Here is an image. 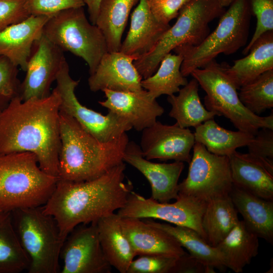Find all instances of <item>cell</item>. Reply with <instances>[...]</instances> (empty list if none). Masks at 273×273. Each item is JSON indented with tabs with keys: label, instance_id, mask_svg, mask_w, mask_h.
Wrapping results in <instances>:
<instances>
[{
	"label": "cell",
	"instance_id": "obj_1",
	"mask_svg": "<svg viewBox=\"0 0 273 273\" xmlns=\"http://www.w3.org/2000/svg\"><path fill=\"white\" fill-rule=\"evenodd\" d=\"M60 105L55 88L42 99H13L0 112V155L32 153L43 171L58 177Z\"/></svg>",
	"mask_w": 273,
	"mask_h": 273
},
{
	"label": "cell",
	"instance_id": "obj_2",
	"mask_svg": "<svg viewBox=\"0 0 273 273\" xmlns=\"http://www.w3.org/2000/svg\"><path fill=\"white\" fill-rule=\"evenodd\" d=\"M124 162L101 176L75 182L59 179L46 203L44 212L55 219L64 241L77 225L97 222L122 208L132 191L125 181Z\"/></svg>",
	"mask_w": 273,
	"mask_h": 273
},
{
	"label": "cell",
	"instance_id": "obj_3",
	"mask_svg": "<svg viewBox=\"0 0 273 273\" xmlns=\"http://www.w3.org/2000/svg\"><path fill=\"white\" fill-rule=\"evenodd\" d=\"M59 124V179L75 182L92 180L123 162L129 142L126 132L110 142H101L60 110Z\"/></svg>",
	"mask_w": 273,
	"mask_h": 273
},
{
	"label": "cell",
	"instance_id": "obj_4",
	"mask_svg": "<svg viewBox=\"0 0 273 273\" xmlns=\"http://www.w3.org/2000/svg\"><path fill=\"white\" fill-rule=\"evenodd\" d=\"M58 179L40 168L32 153L0 155V206L5 211L43 206Z\"/></svg>",
	"mask_w": 273,
	"mask_h": 273
},
{
	"label": "cell",
	"instance_id": "obj_5",
	"mask_svg": "<svg viewBox=\"0 0 273 273\" xmlns=\"http://www.w3.org/2000/svg\"><path fill=\"white\" fill-rule=\"evenodd\" d=\"M218 0H191L180 10L175 23L148 53L133 62L143 79L152 75L163 58L181 45L197 46L209 34V23L225 12Z\"/></svg>",
	"mask_w": 273,
	"mask_h": 273
},
{
	"label": "cell",
	"instance_id": "obj_6",
	"mask_svg": "<svg viewBox=\"0 0 273 273\" xmlns=\"http://www.w3.org/2000/svg\"><path fill=\"white\" fill-rule=\"evenodd\" d=\"M229 7L216 28L201 43L173 50L183 57L180 71L184 76L203 68L220 54L231 55L246 44L252 15L247 0H234Z\"/></svg>",
	"mask_w": 273,
	"mask_h": 273
},
{
	"label": "cell",
	"instance_id": "obj_7",
	"mask_svg": "<svg viewBox=\"0 0 273 273\" xmlns=\"http://www.w3.org/2000/svg\"><path fill=\"white\" fill-rule=\"evenodd\" d=\"M12 212L13 224L29 259L28 273H57L64 241L54 218L42 206L20 208Z\"/></svg>",
	"mask_w": 273,
	"mask_h": 273
},
{
	"label": "cell",
	"instance_id": "obj_8",
	"mask_svg": "<svg viewBox=\"0 0 273 273\" xmlns=\"http://www.w3.org/2000/svg\"><path fill=\"white\" fill-rule=\"evenodd\" d=\"M191 75L206 93L204 106L208 111L228 118L238 130L253 135L262 128L273 129L272 113L262 117L246 108L223 64L214 59L203 68L194 70Z\"/></svg>",
	"mask_w": 273,
	"mask_h": 273
},
{
	"label": "cell",
	"instance_id": "obj_9",
	"mask_svg": "<svg viewBox=\"0 0 273 273\" xmlns=\"http://www.w3.org/2000/svg\"><path fill=\"white\" fill-rule=\"evenodd\" d=\"M42 33L63 52H69L84 60L90 75L108 52L103 33L88 20L83 7L66 9L50 17Z\"/></svg>",
	"mask_w": 273,
	"mask_h": 273
},
{
	"label": "cell",
	"instance_id": "obj_10",
	"mask_svg": "<svg viewBox=\"0 0 273 273\" xmlns=\"http://www.w3.org/2000/svg\"><path fill=\"white\" fill-rule=\"evenodd\" d=\"M187 177L178 184V194L207 203L229 195L233 181L229 157L209 152L195 142Z\"/></svg>",
	"mask_w": 273,
	"mask_h": 273
},
{
	"label": "cell",
	"instance_id": "obj_11",
	"mask_svg": "<svg viewBox=\"0 0 273 273\" xmlns=\"http://www.w3.org/2000/svg\"><path fill=\"white\" fill-rule=\"evenodd\" d=\"M55 88L60 99V110L73 118L88 133L101 142H108L119 138L132 129L124 118L108 111L106 115L92 110L81 104L75 94L79 80L70 75L68 63L62 64Z\"/></svg>",
	"mask_w": 273,
	"mask_h": 273
},
{
	"label": "cell",
	"instance_id": "obj_12",
	"mask_svg": "<svg viewBox=\"0 0 273 273\" xmlns=\"http://www.w3.org/2000/svg\"><path fill=\"white\" fill-rule=\"evenodd\" d=\"M175 200L172 203H162L132 191L124 206L117 213L121 217L159 219L175 225L188 227L206 241L201 219L207 203L179 194Z\"/></svg>",
	"mask_w": 273,
	"mask_h": 273
},
{
	"label": "cell",
	"instance_id": "obj_13",
	"mask_svg": "<svg viewBox=\"0 0 273 273\" xmlns=\"http://www.w3.org/2000/svg\"><path fill=\"white\" fill-rule=\"evenodd\" d=\"M61 273H110L103 251L97 222L76 226L64 242L60 254Z\"/></svg>",
	"mask_w": 273,
	"mask_h": 273
},
{
	"label": "cell",
	"instance_id": "obj_14",
	"mask_svg": "<svg viewBox=\"0 0 273 273\" xmlns=\"http://www.w3.org/2000/svg\"><path fill=\"white\" fill-rule=\"evenodd\" d=\"M66 60L63 51L43 33L34 43L21 83L22 101L42 99L50 95V88Z\"/></svg>",
	"mask_w": 273,
	"mask_h": 273
},
{
	"label": "cell",
	"instance_id": "obj_15",
	"mask_svg": "<svg viewBox=\"0 0 273 273\" xmlns=\"http://www.w3.org/2000/svg\"><path fill=\"white\" fill-rule=\"evenodd\" d=\"M195 143L194 133L177 123L164 124L156 121L142 130L140 145L147 159L172 160L189 163L191 151Z\"/></svg>",
	"mask_w": 273,
	"mask_h": 273
},
{
	"label": "cell",
	"instance_id": "obj_16",
	"mask_svg": "<svg viewBox=\"0 0 273 273\" xmlns=\"http://www.w3.org/2000/svg\"><path fill=\"white\" fill-rule=\"evenodd\" d=\"M123 161L136 168L147 179L151 188V198L162 203L177 198L178 181L184 168V162H152L143 156L139 145L129 141L124 151Z\"/></svg>",
	"mask_w": 273,
	"mask_h": 273
},
{
	"label": "cell",
	"instance_id": "obj_17",
	"mask_svg": "<svg viewBox=\"0 0 273 273\" xmlns=\"http://www.w3.org/2000/svg\"><path fill=\"white\" fill-rule=\"evenodd\" d=\"M102 92L106 100L99 101V104L124 118L137 131L152 125L164 112L146 89L118 92L105 89Z\"/></svg>",
	"mask_w": 273,
	"mask_h": 273
},
{
	"label": "cell",
	"instance_id": "obj_18",
	"mask_svg": "<svg viewBox=\"0 0 273 273\" xmlns=\"http://www.w3.org/2000/svg\"><path fill=\"white\" fill-rule=\"evenodd\" d=\"M136 58L121 52H108L88 79L93 92L108 89L113 91H137L143 88L142 77L133 62Z\"/></svg>",
	"mask_w": 273,
	"mask_h": 273
},
{
	"label": "cell",
	"instance_id": "obj_19",
	"mask_svg": "<svg viewBox=\"0 0 273 273\" xmlns=\"http://www.w3.org/2000/svg\"><path fill=\"white\" fill-rule=\"evenodd\" d=\"M229 157L234 186L273 201V161L237 151Z\"/></svg>",
	"mask_w": 273,
	"mask_h": 273
},
{
	"label": "cell",
	"instance_id": "obj_20",
	"mask_svg": "<svg viewBox=\"0 0 273 273\" xmlns=\"http://www.w3.org/2000/svg\"><path fill=\"white\" fill-rule=\"evenodd\" d=\"M50 18L30 15L0 31V56L25 71L33 46Z\"/></svg>",
	"mask_w": 273,
	"mask_h": 273
},
{
	"label": "cell",
	"instance_id": "obj_21",
	"mask_svg": "<svg viewBox=\"0 0 273 273\" xmlns=\"http://www.w3.org/2000/svg\"><path fill=\"white\" fill-rule=\"evenodd\" d=\"M170 26L155 18L148 0H140L131 15L129 29L120 51L137 60L155 46Z\"/></svg>",
	"mask_w": 273,
	"mask_h": 273
},
{
	"label": "cell",
	"instance_id": "obj_22",
	"mask_svg": "<svg viewBox=\"0 0 273 273\" xmlns=\"http://www.w3.org/2000/svg\"><path fill=\"white\" fill-rule=\"evenodd\" d=\"M120 223L136 256L158 254L180 256L187 253L173 236L145 220L120 217Z\"/></svg>",
	"mask_w": 273,
	"mask_h": 273
},
{
	"label": "cell",
	"instance_id": "obj_23",
	"mask_svg": "<svg viewBox=\"0 0 273 273\" xmlns=\"http://www.w3.org/2000/svg\"><path fill=\"white\" fill-rule=\"evenodd\" d=\"M229 195L246 228L273 244V201L262 199L233 185Z\"/></svg>",
	"mask_w": 273,
	"mask_h": 273
},
{
	"label": "cell",
	"instance_id": "obj_24",
	"mask_svg": "<svg viewBox=\"0 0 273 273\" xmlns=\"http://www.w3.org/2000/svg\"><path fill=\"white\" fill-rule=\"evenodd\" d=\"M223 65L237 89L273 69V30L260 36L245 57L235 60L231 66Z\"/></svg>",
	"mask_w": 273,
	"mask_h": 273
},
{
	"label": "cell",
	"instance_id": "obj_25",
	"mask_svg": "<svg viewBox=\"0 0 273 273\" xmlns=\"http://www.w3.org/2000/svg\"><path fill=\"white\" fill-rule=\"evenodd\" d=\"M100 242L110 265L120 273H127L136 256L132 246L116 212L100 219L97 222Z\"/></svg>",
	"mask_w": 273,
	"mask_h": 273
},
{
	"label": "cell",
	"instance_id": "obj_26",
	"mask_svg": "<svg viewBox=\"0 0 273 273\" xmlns=\"http://www.w3.org/2000/svg\"><path fill=\"white\" fill-rule=\"evenodd\" d=\"M215 247L220 253L225 266L236 273H240L258 254L259 237L246 228L243 220H239Z\"/></svg>",
	"mask_w": 273,
	"mask_h": 273
},
{
	"label": "cell",
	"instance_id": "obj_27",
	"mask_svg": "<svg viewBox=\"0 0 273 273\" xmlns=\"http://www.w3.org/2000/svg\"><path fill=\"white\" fill-rule=\"evenodd\" d=\"M198 81L193 78L182 88L177 95L168 96L167 100L171 106L169 116L174 118L183 128H196L204 122L218 116L208 111L202 104L199 95Z\"/></svg>",
	"mask_w": 273,
	"mask_h": 273
},
{
	"label": "cell",
	"instance_id": "obj_28",
	"mask_svg": "<svg viewBox=\"0 0 273 273\" xmlns=\"http://www.w3.org/2000/svg\"><path fill=\"white\" fill-rule=\"evenodd\" d=\"M230 195L209 201L203 214L201 225L206 241L215 247L240 220Z\"/></svg>",
	"mask_w": 273,
	"mask_h": 273
},
{
	"label": "cell",
	"instance_id": "obj_29",
	"mask_svg": "<svg viewBox=\"0 0 273 273\" xmlns=\"http://www.w3.org/2000/svg\"><path fill=\"white\" fill-rule=\"evenodd\" d=\"M140 0H102L96 24L103 33L108 52L119 51L130 11Z\"/></svg>",
	"mask_w": 273,
	"mask_h": 273
},
{
	"label": "cell",
	"instance_id": "obj_30",
	"mask_svg": "<svg viewBox=\"0 0 273 273\" xmlns=\"http://www.w3.org/2000/svg\"><path fill=\"white\" fill-rule=\"evenodd\" d=\"M149 224L173 236L189 254L204 264L222 272L225 270L222 257L216 247L210 246L194 230L184 226L171 225L146 219Z\"/></svg>",
	"mask_w": 273,
	"mask_h": 273
},
{
	"label": "cell",
	"instance_id": "obj_31",
	"mask_svg": "<svg viewBox=\"0 0 273 273\" xmlns=\"http://www.w3.org/2000/svg\"><path fill=\"white\" fill-rule=\"evenodd\" d=\"M195 142L203 145L210 153L229 157L236 149L247 146L253 134L238 130L232 131L219 125L214 120H208L195 128Z\"/></svg>",
	"mask_w": 273,
	"mask_h": 273
},
{
	"label": "cell",
	"instance_id": "obj_32",
	"mask_svg": "<svg viewBox=\"0 0 273 273\" xmlns=\"http://www.w3.org/2000/svg\"><path fill=\"white\" fill-rule=\"evenodd\" d=\"M183 61V57L180 54H167L161 61L156 72L142 79L143 88L155 99L163 95L171 96L178 93L180 87L188 82L180 71Z\"/></svg>",
	"mask_w": 273,
	"mask_h": 273
},
{
	"label": "cell",
	"instance_id": "obj_33",
	"mask_svg": "<svg viewBox=\"0 0 273 273\" xmlns=\"http://www.w3.org/2000/svg\"><path fill=\"white\" fill-rule=\"evenodd\" d=\"M29 259L22 247L11 211L0 215V273H20L28 269Z\"/></svg>",
	"mask_w": 273,
	"mask_h": 273
},
{
	"label": "cell",
	"instance_id": "obj_34",
	"mask_svg": "<svg viewBox=\"0 0 273 273\" xmlns=\"http://www.w3.org/2000/svg\"><path fill=\"white\" fill-rule=\"evenodd\" d=\"M239 98L252 113L259 115L273 108V69L260 75L239 89Z\"/></svg>",
	"mask_w": 273,
	"mask_h": 273
},
{
	"label": "cell",
	"instance_id": "obj_35",
	"mask_svg": "<svg viewBox=\"0 0 273 273\" xmlns=\"http://www.w3.org/2000/svg\"><path fill=\"white\" fill-rule=\"evenodd\" d=\"M127 273H180L181 256L150 254L139 255Z\"/></svg>",
	"mask_w": 273,
	"mask_h": 273
},
{
	"label": "cell",
	"instance_id": "obj_36",
	"mask_svg": "<svg viewBox=\"0 0 273 273\" xmlns=\"http://www.w3.org/2000/svg\"><path fill=\"white\" fill-rule=\"evenodd\" d=\"M18 68L7 58L0 56V112L19 96L21 82Z\"/></svg>",
	"mask_w": 273,
	"mask_h": 273
},
{
	"label": "cell",
	"instance_id": "obj_37",
	"mask_svg": "<svg viewBox=\"0 0 273 273\" xmlns=\"http://www.w3.org/2000/svg\"><path fill=\"white\" fill-rule=\"evenodd\" d=\"M252 15L257 20L253 35L242 53L247 55L256 40L263 33L273 30V0H247Z\"/></svg>",
	"mask_w": 273,
	"mask_h": 273
},
{
	"label": "cell",
	"instance_id": "obj_38",
	"mask_svg": "<svg viewBox=\"0 0 273 273\" xmlns=\"http://www.w3.org/2000/svg\"><path fill=\"white\" fill-rule=\"evenodd\" d=\"M84 6L82 0H26L25 3L30 15L49 17L66 9Z\"/></svg>",
	"mask_w": 273,
	"mask_h": 273
},
{
	"label": "cell",
	"instance_id": "obj_39",
	"mask_svg": "<svg viewBox=\"0 0 273 273\" xmlns=\"http://www.w3.org/2000/svg\"><path fill=\"white\" fill-rule=\"evenodd\" d=\"M247 146L251 156L273 161V129L260 128Z\"/></svg>",
	"mask_w": 273,
	"mask_h": 273
},
{
	"label": "cell",
	"instance_id": "obj_40",
	"mask_svg": "<svg viewBox=\"0 0 273 273\" xmlns=\"http://www.w3.org/2000/svg\"><path fill=\"white\" fill-rule=\"evenodd\" d=\"M25 2L26 0H0V31L30 16L25 8Z\"/></svg>",
	"mask_w": 273,
	"mask_h": 273
},
{
	"label": "cell",
	"instance_id": "obj_41",
	"mask_svg": "<svg viewBox=\"0 0 273 273\" xmlns=\"http://www.w3.org/2000/svg\"><path fill=\"white\" fill-rule=\"evenodd\" d=\"M154 16L160 22L169 24L181 9L191 0H148Z\"/></svg>",
	"mask_w": 273,
	"mask_h": 273
},
{
	"label": "cell",
	"instance_id": "obj_42",
	"mask_svg": "<svg viewBox=\"0 0 273 273\" xmlns=\"http://www.w3.org/2000/svg\"><path fill=\"white\" fill-rule=\"evenodd\" d=\"M87 8L90 22L96 24L100 6L102 0H82Z\"/></svg>",
	"mask_w": 273,
	"mask_h": 273
},
{
	"label": "cell",
	"instance_id": "obj_43",
	"mask_svg": "<svg viewBox=\"0 0 273 273\" xmlns=\"http://www.w3.org/2000/svg\"><path fill=\"white\" fill-rule=\"evenodd\" d=\"M221 5L225 8L229 7L234 0H218Z\"/></svg>",
	"mask_w": 273,
	"mask_h": 273
},
{
	"label": "cell",
	"instance_id": "obj_44",
	"mask_svg": "<svg viewBox=\"0 0 273 273\" xmlns=\"http://www.w3.org/2000/svg\"><path fill=\"white\" fill-rule=\"evenodd\" d=\"M7 211H5L1 206H0V215L4 213V212Z\"/></svg>",
	"mask_w": 273,
	"mask_h": 273
},
{
	"label": "cell",
	"instance_id": "obj_45",
	"mask_svg": "<svg viewBox=\"0 0 273 273\" xmlns=\"http://www.w3.org/2000/svg\"></svg>",
	"mask_w": 273,
	"mask_h": 273
}]
</instances>
